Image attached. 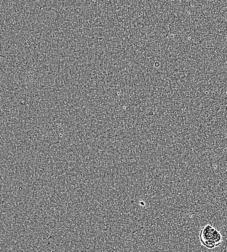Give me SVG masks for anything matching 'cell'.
I'll return each instance as SVG.
<instances>
[{"label":"cell","instance_id":"cell-1","mask_svg":"<svg viewBox=\"0 0 227 252\" xmlns=\"http://www.w3.org/2000/svg\"><path fill=\"white\" fill-rule=\"evenodd\" d=\"M199 238L201 244L208 249H214L218 247L222 242L221 234L210 224L203 227Z\"/></svg>","mask_w":227,"mask_h":252}]
</instances>
